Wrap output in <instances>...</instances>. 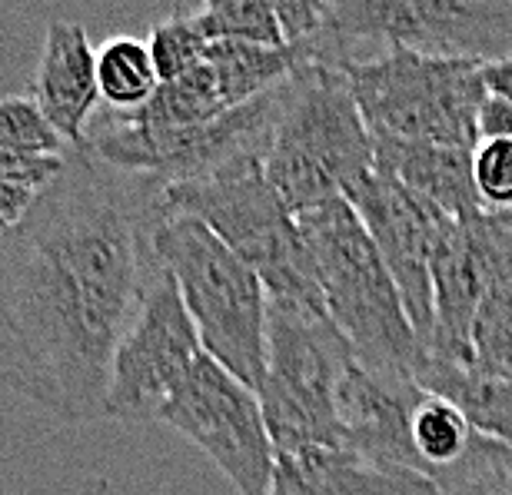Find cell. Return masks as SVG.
Wrapping results in <instances>:
<instances>
[{
    "label": "cell",
    "mask_w": 512,
    "mask_h": 495,
    "mask_svg": "<svg viewBox=\"0 0 512 495\" xmlns=\"http://www.w3.org/2000/svg\"><path fill=\"white\" fill-rule=\"evenodd\" d=\"M266 495H439L419 472L380 466L350 449L280 452Z\"/></svg>",
    "instance_id": "obj_14"
},
{
    "label": "cell",
    "mask_w": 512,
    "mask_h": 495,
    "mask_svg": "<svg viewBox=\"0 0 512 495\" xmlns=\"http://www.w3.org/2000/svg\"><path fill=\"white\" fill-rule=\"evenodd\" d=\"M67 157H34V153H7L0 150V183H14L44 193L57 173L64 170Z\"/></svg>",
    "instance_id": "obj_24"
},
{
    "label": "cell",
    "mask_w": 512,
    "mask_h": 495,
    "mask_svg": "<svg viewBox=\"0 0 512 495\" xmlns=\"http://www.w3.org/2000/svg\"><path fill=\"white\" fill-rule=\"evenodd\" d=\"M376 167V143L356 107L350 77L330 64H303L283 84L263 173L293 216L346 200Z\"/></svg>",
    "instance_id": "obj_2"
},
{
    "label": "cell",
    "mask_w": 512,
    "mask_h": 495,
    "mask_svg": "<svg viewBox=\"0 0 512 495\" xmlns=\"http://www.w3.org/2000/svg\"><path fill=\"white\" fill-rule=\"evenodd\" d=\"M376 143V170L396 177L403 187L439 206L449 220L463 223L483 213L473 183V150L426 147V143Z\"/></svg>",
    "instance_id": "obj_15"
},
{
    "label": "cell",
    "mask_w": 512,
    "mask_h": 495,
    "mask_svg": "<svg viewBox=\"0 0 512 495\" xmlns=\"http://www.w3.org/2000/svg\"><path fill=\"white\" fill-rule=\"evenodd\" d=\"M346 203L363 220L376 253L393 276L399 299H403L416 343L429 356V346H433V260L439 240L456 220H449L439 206L376 167L346 193Z\"/></svg>",
    "instance_id": "obj_11"
},
{
    "label": "cell",
    "mask_w": 512,
    "mask_h": 495,
    "mask_svg": "<svg viewBox=\"0 0 512 495\" xmlns=\"http://www.w3.org/2000/svg\"><path fill=\"white\" fill-rule=\"evenodd\" d=\"M512 273V213L483 210L453 223L433 260L429 359L469 369V329L489 286Z\"/></svg>",
    "instance_id": "obj_12"
},
{
    "label": "cell",
    "mask_w": 512,
    "mask_h": 495,
    "mask_svg": "<svg viewBox=\"0 0 512 495\" xmlns=\"http://www.w3.org/2000/svg\"><path fill=\"white\" fill-rule=\"evenodd\" d=\"M203 346L173 276L157 263L110 363L104 419L160 422L163 406L200 363Z\"/></svg>",
    "instance_id": "obj_9"
},
{
    "label": "cell",
    "mask_w": 512,
    "mask_h": 495,
    "mask_svg": "<svg viewBox=\"0 0 512 495\" xmlns=\"http://www.w3.org/2000/svg\"><path fill=\"white\" fill-rule=\"evenodd\" d=\"M207 47L210 44L200 37V30L190 17V7H180L157 20L147 37V50L153 57V67H157L160 84H170V80H177L197 67Z\"/></svg>",
    "instance_id": "obj_20"
},
{
    "label": "cell",
    "mask_w": 512,
    "mask_h": 495,
    "mask_svg": "<svg viewBox=\"0 0 512 495\" xmlns=\"http://www.w3.org/2000/svg\"><path fill=\"white\" fill-rule=\"evenodd\" d=\"M97 90L107 110L130 113L147 107L160 90L157 67L147 50V40L110 37L97 47Z\"/></svg>",
    "instance_id": "obj_17"
},
{
    "label": "cell",
    "mask_w": 512,
    "mask_h": 495,
    "mask_svg": "<svg viewBox=\"0 0 512 495\" xmlns=\"http://www.w3.org/2000/svg\"><path fill=\"white\" fill-rule=\"evenodd\" d=\"M30 97L70 150H84L100 103L97 50L74 20H54L47 27Z\"/></svg>",
    "instance_id": "obj_13"
},
{
    "label": "cell",
    "mask_w": 512,
    "mask_h": 495,
    "mask_svg": "<svg viewBox=\"0 0 512 495\" xmlns=\"http://www.w3.org/2000/svg\"><path fill=\"white\" fill-rule=\"evenodd\" d=\"M160 422L190 439L223 479H230L237 495L270 492L276 449L256 389L230 376L207 353L163 406Z\"/></svg>",
    "instance_id": "obj_10"
},
{
    "label": "cell",
    "mask_w": 512,
    "mask_h": 495,
    "mask_svg": "<svg viewBox=\"0 0 512 495\" xmlns=\"http://www.w3.org/2000/svg\"><path fill=\"white\" fill-rule=\"evenodd\" d=\"M416 383L463 409V416L483 436L512 449V383L429 356L416 369Z\"/></svg>",
    "instance_id": "obj_16"
},
{
    "label": "cell",
    "mask_w": 512,
    "mask_h": 495,
    "mask_svg": "<svg viewBox=\"0 0 512 495\" xmlns=\"http://www.w3.org/2000/svg\"><path fill=\"white\" fill-rule=\"evenodd\" d=\"M190 17L207 44L240 40L256 47H283L273 0H210V4L190 7Z\"/></svg>",
    "instance_id": "obj_19"
},
{
    "label": "cell",
    "mask_w": 512,
    "mask_h": 495,
    "mask_svg": "<svg viewBox=\"0 0 512 495\" xmlns=\"http://www.w3.org/2000/svg\"><path fill=\"white\" fill-rule=\"evenodd\" d=\"M163 210L200 220L260 276L270 299L323 313L300 220L276 197L260 160L237 163L200 180L170 183L163 187Z\"/></svg>",
    "instance_id": "obj_5"
},
{
    "label": "cell",
    "mask_w": 512,
    "mask_h": 495,
    "mask_svg": "<svg viewBox=\"0 0 512 495\" xmlns=\"http://www.w3.org/2000/svg\"><path fill=\"white\" fill-rule=\"evenodd\" d=\"M350 343L330 319L283 299L266 303V366L256 399L276 456L296 449H343L336 396L350 366Z\"/></svg>",
    "instance_id": "obj_7"
},
{
    "label": "cell",
    "mask_w": 512,
    "mask_h": 495,
    "mask_svg": "<svg viewBox=\"0 0 512 495\" xmlns=\"http://www.w3.org/2000/svg\"><path fill=\"white\" fill-rule=\"evenodd\" d=\"M479 137H506L512 140V103L489 97L479 113Z\"/></svg>",
    "instance_id": "obj_26"
},
{
    "label": "cell",
    "mask_w": 512,
    "mask_h": 495,
    "mask_svg": "<svg viewBox=\"0 0 512 495\" xmlns=\"http://www.w3.org/2000/svg\"><path fill=\"white\" fill-rule=\"evenodd\" d=\"M473 183L483 210L512 213V140L479 137L473 150Z\"/></svg>",
    "instance_id": "obj_22"
},
{
    "label": "cell",
    "mask_w": 512,
    "mask_h": 495,
    "mask_svg": "<svg viewBox=\"0 0 512 495\" xmlns=\"http://www.w3.org/2000/svg\"><path fill=\"white\" fill-rule=\"evenodd\" d=\"M37 197H40L37 190L14 187V183H0V236H7L20 220H24Z\"/></svg>",
    "instance_id": "obj_25"
},
{
    "label": "cell",
    "mask_w": 512,
    "mask_h": 495,
    "mask_svg": "<svg viewBox=\"0 0 512 495\" xmlns=\"http://www.w3.org/2000/svg\"><path fill=\"white\" fill-rule=\"evenodd\" d=\"M153 256L177 283L203 353L240 383L260 389L270 303L260 276L200 220L167 210L153 230Z\"/></svg>",
    "instance_id": "obj_4"
},
{
    "label": "cell",
    "mask_w": 512,
    "mask_h": 495,
    "mask_svg": "<svg viewBox=\"0 0 512 495\" xmlns=\"http://www.w3.org/2000/svg\"><path fill=\"white\" fill-rule=\"evenodd\" d=\"M469 369L512 383V273L489 286L469 329Z\"/></svg>",
    "instance_id": "obj_18"
},
{
    "label": "cell",
    "mask_w": 512,
    "mask_h": 495,
    "mask_svg": "<svg viewBox=\"0 0 512 495\" xmlns=\"http://www.w3.org/2000/svg\"><path fill=\"white\" fill-rule=\"evenodd\" d=\"M326 34L343 60L363 44L423 57L499 64L512 57V4L496 0H336L326 4ZM343 64V67H346Z\"/></svg>",
    "instance_id": "obj_8"
},
{
    "label": "cell",
    "mask_w": 512,
    "mask_h": 495,
    "mask_svg": "<svg viewBox=\"0 0 512 495\" xmlns=\"http://www.w3.org/2000/svg\"><path fill=\"white\" fill-rule=\"evenodd\" d=\"M373 140L476 150L486 107L483 67L423 57L413 50H376L343 67Z\"/></svg>",
    "instance_id": "obj_6"
},
{
    "label": "cell",
    "mask_w": 512,
    "mask_h": 495,
    "mask_svg": "<svg viewBox=\"0 0 512 495\" xmlns=\"http://www.w3.org/2000/svg\"><path fill=\"white\" fill-rule=\"evenodd\" d=\"M503 495H512V492H503Z\"/></svg>",
    "instance_id": "obj_28"
},
{
    "label": "cell",
    "mask_w": 512,
    "mask_h": 495,
    "mask_svg": "<svg viewBox=\"0 0 512 495\" xmlns=\"http://www.w3.org/2000/svg\"><path fill=\"white\" fill-rule=\"evenodd\" d=\"M483 84H486L489 97L512 103V57L499 60V64H486L483 67Z\"/></svg>",
    "instance_id": "obj_27"
},
{
    "label": "cell",
    "mask_w": 512,
    "mask_h": 495,
    "mask_svg": "<svg viewBox=\"0 0 512 495\" xmlns=\"http://www.w3.org/2000/svg\"><path fill=\"white\" fill-rule=\"evenodd\" d=\"M0 150L34 153V157H67L70 147L50 127L34 97H0Z\"/></svg>",
    "instance_id": "obj_21"
},
{
    "label": "cell",
    "mask_w": 512,
    "mask_h": 495,
    "mask_svg": "<svg viewBox=\"0 0 512 495\" xmlns=\"http://www.w3.org/2000/svg\"><path fill=\"white\" fill-rule=\"evenodd\" d=\"M163 187L70 150L0 236V386L64 422L104 419L110 363L157 273Z\"/></svg>",
    "instance_id": "obj_1"
},
{
    "label": "cell",
    "mask_w": 512,
    "mask_h": 495,
    "mask_svg": "<svg viewBox=\"0 0 512 495\" xmlns=\"http://www.w3.org/2000/svg\"><path fill=\"white\" fill-rule=\"evenodd\" d=\"M273 10L280 20L283 47L310 44L326 27V0H273Z\"/></svg>",
    "instance_id": "obj_23"
},
{
    "label": "cell",
    "mask_w": 512,
    "mask_h": 495,
    "mask_svg": "<svg viewBox=\"0 0 512 495\" xmlns=\"http://www.w3.org/2000/svg\"><path fill=\"white\" fill-rule=\"evenodd\" d=\"M313 260L323 313L350 343L356 363L389 376H413L426 353L416 343L393 276L346 200L296 216Z\"/></svg>",
    "instance_id": "obj_3"
}]
</instances>
